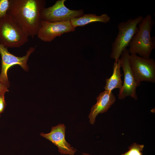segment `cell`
Returning a JSON list of instances; mask_svg holds the SVG:
<instances>
[{"label":"cell","instance_id":"6da1fadb","mask_svg":"<svg viewBox=\"0 0 155 155\" xmlns=\"http://www.w3.org/2000/svg\"><path fill=\"white\" fill-rule=\"evenodd\" d=\"M45 4L44 0H10L7 13L28 37L33 38L40 27L41 12Z\"/></svg>","mask_w":155,"mask_h":155},{"label":"cell","instance_id":"7a4b0ae2","mask_svg":"<svg viewBox=\"0 0 155 155\" xmlns=\"http://www.w3.org/2000/svg\"><path fill=\"white\" fill-rule=\"evenodd\" d=\"M151 15L143 18L138 24V29L130 42L128 49L131 54H138L140 56L150 58L155 48V38L151 35L154 25Z\"/></svg>","mask_w":155,"mask_h":155},{"label":"cell","instance_id":"3957f363","mask_svg":"<svg viewBox=\"0 0 155 155\" xmlns=\"http://www.w3.org/2000/svg\"><path fill=\"white\" fill-rule=\"evenodd\" d=\"M28 37L13 18L7 14L0 20V44L8 48H19L28 41Z\"/></svg>","mask_w":155,"mask_h":155},{"label":"cell","instance_id":"277c9868","mask_svg":"<svg viewBox=\"0 0 155 155\" xmlns=\"http://www.w3.org/2000/svg\"><path fill=\"white\" fill-rule=\"evenodd\" d=\"M139 16L134 19L122 22L117 26L118 32L111 45L110 57L117 62L123 51L129 46L133 36L138 29L137 25L143 18Z\"/></svg>","mask_w":155,"mask_h":155},{"label":"cell","instance_id":"5b68a950","mask_svg":"<svg viewBox=\"0 0 155 155\" xmlns=\"http://www.w3.org/2000/svg\"><path fill=\"white\" fill-rule=\"evenodd\" d=\"M129 61L131 68L137 82L142 81L155 82V61L152 58L129 55Z\"/></svg>","mask_w":155,"mask_h":155},{"label":"cell","instance_id":"8992f818","mask_svg":"<svg viewBox=\"0 0 155 155\" xmlns=\"http://www.w3.org/2000/svg\"><path fill=\"white\" fill-rule=\"evenodd\" d=\"M35 49L34 47H30L25 55L18 57L9 53L7 48L0 44V54L1 57L0 80L8 88L10 85L7 75L9 69L13 65H18L24 70L28 71L29 69V66L27 63L28 61L30 55Z\"/></svg>","mask_w":155,"mask_h":155},{"label":"cell","instance_id":"52a82bcc","mask_svg":"<svg viewBox=\"0 0 155 155\" xmlns=\"http://www.w3.org/2000/svg\"><path fill=\"white\" fill-rule=\"evenodd\" d=\"M66 0L57 1L54 5L41 11L42 20L54 22L70 21L73 18L80 17L84 14V10L70 9L65 5Z\"/></svg>","mask_w":155,"mask_h":155},{"label":"cell","instance_id":"ba28073f","mask_svg":"<svg viewBox=\"0 0 155 155\" xmlns=\"http://www.w3.org/2000/svg\"><path fill=\"white\" fill-rule=\"evenodd\" d=\"M129 51L126 48L123 51L120 59L121 67L124 74V80L118 94V98L120 100L129 96L135 100L138 99L136 89L140 84L137 82L133 75L129 61Z\"/></svg>","mask_w":155,"mask_h":155},{"label":"cell","instance_id":"9c48e42d","mask_svg":"<svg viewBox=\"0 0 155 155\" xmlns=\"http://www.w3.org/2000/svg\"><path fill=\"white\" fill-rule=\"evenodd\" d=\"M75 28L70 21L50 22L42 20L37 36L45 42H51L65 33L74 31Z\"/></svg>","mask_w":155,"mask_h":155},{"label":"cell","instance_id":"30bf717a","mask_svg":"<svg viewBox=\"0 0 155 155\" xmlns=\"http://www.w3.org/2000/svg\"><path fill=\"white\" fill-rule=\"evenodd\" d=\"M65 129L66 126L64 124L59 123L56 126L52 127L49 133L42 132L40 135L57 146L58 151L61 154L74 155L76 151L65 140Z\"/></svg>","mask_w":155,"mask_h":155},{"label":"cell","instance_id":"8fae6325","mask_svg":"<svg viewBox=\"0 0 155 155\" xmlns=\"http://www.w3.org/2000/svg\"><path fill=\"white\" fill-rule=\"evenodd\" d=\"M97 102L93 105L88 116L89 122L94 124L97 116L100 113L106 112L116 100L112 91H105L100 93L96 98Z\"/></svg>","mask_w":155,"mask_h":155},{"label":"cell","instance_id":"7c38bea8","mask_svg":"<svg viewBox=\"0 0 155 155\" xmlns=\"http://www.w3.org/2000/svg\"><path fill=\"white\" fill-rule=\"evenodd\" d=\"M110 20V17L106 13H103L99 16L95 14L89 13L84 14L78 18H73L70 21L72 26L75 28L78 26H83L94 22H99L106 23Z\"/></svg>","mask_w":155,"mask_h":155},{"label":"cell","instance_id":"4fadbf2b","mask_svg":"<svg viewBox=\"0 0 155 155\" xmlns=\"http://www.w3.org/2000/svg\"><path fill=\"white\" fill-rule=\"evenodd\" d=\"M121 67L119 59L117 62L114 63L112 75L109 78L106 79V84L104 88L105 91L111 92L114 89L120 90L122 88L123 82L121 79L123 74L121 73Z\"/></svg>","mask_w":155,"mask_h":155},{"label":"cell","instance_id":"5bb4252c","mask_svg":"<svg viewBox=\"0 0 155 155\" xmlns=\"http://www.w3.org/2000/svg\"><path fill=\"white\" fill-rule=\"evenodd\" d=\"M144 145L137 144L134 143L128 147V150L121 155H143L142 151Z\"/></svg>","mask_w":155,"mask_h":155},{"label":"cell","instance_id":"9a60e30c","mask_svg":"<svg viewBox=\"0 0 155 155\" xmlns=\"http://www.w3.org/2000/svg\"><path fill=\"white\" fill-rule=\"evenodd\" d=\"M10 0H0V20L7 13Z\"/></svg>","mask_w":155,"mask_h":155},{"label":"cell","instance_id":"2e32d148","mask_svg":"<svg viewBox=\"0 0 155 155\" xmlns=\"http://www.w3.org/2000/svg\"><path fill=\"white\" fill-rule=\"evenodd\" d=\"M4 94L0 95V113H2L5 110L6 104L5 100Z\"/></svg>","mask_w":155,"mask_h":155},{"label":"cell","instance_id":"e0dca14e","mask_svg":"<svg viewBox=\"0 0 155 155\" xmlns=\"http://www.w3.org/2000/svg\"><path fill=\"white\" fill-rule=\"evenodd\" d=\"M8 88L0 80V95L5 94L8 92Z\"/></svg>","mask_w":155,"mask_h":155},{"label":"cell","instance_id":"ac0fdd59","mask_svg":"<svg viewBox=\"0 0 155 155\" xmlns=\"http://www.w3.org/2000/svg\"><path fill=\"white\" fill-rule=\"evenodd\" d=\"M82 154L83 155H91V154H88L87 153H82Z\"/></svg>","mask_w":155,"mask_h":155},{"label":"cell","instance_id":"d6986e66","mask_svg":"<svg viewBox=\"0 0 155 155\" xmlns=\"http://www.w3.org/2000/svg\"></svg>","mask_w":155,"mask_h":155}]
</instances>
